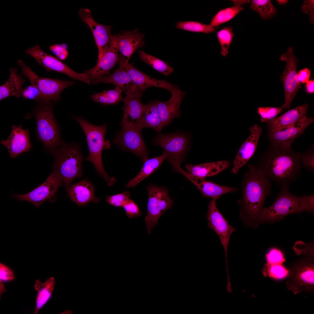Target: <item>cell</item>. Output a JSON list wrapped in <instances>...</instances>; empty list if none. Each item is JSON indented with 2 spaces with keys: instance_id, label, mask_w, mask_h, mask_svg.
I'll list each match as a JSON object with an SVG mask.
<instances>
[{
  "instance_id": "13",
  "label": "cell",
  "mask_w": 314,
  "mask_h": 314,
  "mask_svg": "<svg viewBox=\"0 0 314 314\" xmlns=\"http://www.w3.org/2000/svg\"><path fill=\"white\" fill-rule=\"evenodd\" d=\"M113 142L123 151L134 154L143 162L148 159L149 151L142 131L132 127H122L115 134Z\"/></svg>"
},
{
  "instance_id": "51",
  "label": "cell",
  "mask_w": 314,
  "mask_h": 314,
  "mask_svg": "<svg viewBox=\"0 0 314 314\" xmlns=\"http://www.w3.org/2000/svg\"><path fill=\"white\" fill-rule=\"evenodd\" d=\"M314 80L308 81L306 82V91L307 92L310 93H314Z\"/></svg>"
},
{
  "instance_id": "30",
  "label": "cell",
  "mask_w": 314,
  "mask_h": 314,
  "mask_svg": "<svg viewBox=\"0 0 314 314\" xmlns=\"http://www.w3.org/2000/svg\"><path fill=\"white\" fill-rule=\"evenodd\" d=\"M8 81L0 87V100L12 96L19 98L23 91L22 86L25 80L17 74V68H10Z\"/></svg>"
},
{
  "instance_id": "35",
  "label": "cell",
  "mask_w": 314,
  "mask_h": 314,
  "mask_svg": "<svg viewBox=\"0 0 314 314\" xmlns=\"http://www.w3.org/2000/svg\"><path fill=\"white\" fill-rule=\"evenodd\" d=\"M138 53L142 60L159 73L166 76H169L174 72V68L170 66L167 63L141 50L138 51Z\"/></svg>"
},
{
  "instance_id": "17",
  "label": "cell",
  "mask_w": 314,
  "mask_h": 314,
  "mask_svg": "<svg viewBox=\"0 0 314 314\" xmlns=\"http://www.w3.org/2000/svg\"><path fill=\"white\" fill-rule=\"evenodd\" d=\"M81 20L85 23L92 31L98 50L97 63L106 52L113 35L111 26L98 24L93 19L90 10L87 8L81 9L78 12Z\"/></svg>"
},
{
  "instance_id": "7",
  "label": "cell",
  "mask_w": 314,
  "mask_h": 314,
  "mask_svg": "<svg viewBox=\"0 0 314 314\" xmlns=\"http://www.w3.org/2000/svg\"><path fill=\"white\" fill-rule=\"evenodd\" d=\"M313 255L295 262L288 270L286 282L287 288L294 294L314 290Z\"/></svg>"
},
{
  "instance_id": "19",
  "label": "cell",
  "mask_w": 314,
  "mask_h": 314,
  "mask_svg": "<svg viewBox=\"0 0 314 314\" xmlns=\"http://www.w3.org/2000/svg\"><path fill=\"white\" fill-rule=\"evenodd\" d=\"M119 67L125 69L133 82L143 92L149 88L157 87L165 89L171 93L179 88L166 79H156L143 73L135 67L133 63L120 60Z\"/></svg>"
},
{
  "instance_id": "15",
  "label": "cell",
  "mask_w": 314,
  "mask_h": 314,
  "mask_svg": "<svg viewBox=\"0 0 314 314\" xmlns=\"http://www.w3.org/2000/svg\"><path fill=\"white\" fill-rule=\"evenodd\" d=\"M124 92L126 96L122 100L123 115L120 124L122 127H132L141 131L138 129V124L144 106L141 101L143 92L135 85Z\"/></svg>"
},
{
  "instance_id": "22",
  "label": "cell",
  "mask_w": 314,
  "mask_h": 314,
  "mask_svg": "<svg viewBox=\"0 0 314 314\" xmlns=\"http://www.w3.org/2000/svg\"><path fill=\"white\" fill-rule=\"evenodd\" d=\"M186 92L179 88L171 93V98L164 102L156 100L158 114L163 127L169 125L181 113L180 106Z\"/></svg>"
},
{
  "instance_id": "10",
  "label": "cell",
  "mask_w": 314,
  "mask_h": 314,
  "mask_svg": "<svg viewBox=\"0 0 314 314\" xmlns=\"http://www.w3.org/2000/svg\"><path fill=\"white\" fill-rule=\"evenodd\" d=\"M188 135L179 132L159 133L154 138L152 144L161 147L168 155L167 158L172 168L180 165L183 161L189 144Z\"/></svg>"
},
{
  "instance_id": "42",
  "label": "cell",
  "mask_w": 314,
  "mask_h": 314,
  "mask_svg": "<svg viewBox=\"0 0 314 314\" xmlns=\"http://www.w3.org/2000/svg\"><path fill=\"white\" fill-rule=\"evenodd\" d=\"M130 196V192L127 191L114 195L107 196L106 201L109 204L116 207H122Z\"/></svg>"
},
{
  "instance_id": "12",
  "label": "cell",
  "mask_w": 314,
  "mask_h": 314,
  "mask_svg": "<svg viewBox=\"0 0 314 314\" xmlns=\"http://www.w3.org/2000/svg\"><path fill=\"white\" fill-rule=\"evenodd\" d=\"M63 183L58 174L53 170L44 183L31 192L24 194H14L13 197L19 201L29 202L38 208L45 201L52 200Z\"/></svg>"
},
{
  "instance_id": "5",
  "label": "cell",
  "mask_w": 314,
  "mask_h": 314,
  "mask_svg": "<svg viewBox=\"0 0 314 314\" xmlns=\"http://www.w3.org/2000/svg\"><path fill=\"white\" fill-rule=\"evenodd\" d=\"M52 152L54 157L53 167L61 179L66 188L72 181L82 175L83 157L77 144H63Z\"/></svg>"
},
{
  "instance_id": "4",
  "label": "cell",
  "mask_w": 314,
  "mask_h": 314,
  "mask_svg": "<svg viewBox=\"0 0 314 314\" xmlns=\"http://www.w3.org/2000/svg\"><path fill=\"white\" fill-rule=\"evenodd\" d=\"M72 117L79 124L86 136L89 150V155L86 160L93 164L97 172L104 179L108 185H113L116 182V179L115 177H110L106 173L102 159L103 151L109 149L110 147V141L105 139L107 130V124L96 126L82 117L73 115Z\"/></svg>"
},
{
  "instance_id": "11",
  "label": "cell",
  "mask_w": 314,
  "mask_h": 314,
  "mask_svg": "<svg viewBox=\"0 0 314 314\" xmlns=\"http://www.w3.org/2000/svg\"><path fill=\"white\" fill-rule=\"evenodd\" d=\"M281 60L287 63L285 69L281 76L284 87L285 101L282 107L289 109L296 94L301 86L298 81L297 73L298 60L293 53L292 47H289L287 51L281 55Z\"/></svg>"
},
{
  "instance_id": "16",
  "label": "cell",
  "mask_w": 314,
  "mask_h": 314,
  "mask_svg": "<svg viewBox=\"0 0 314 314\" xmlns=\"http://www.w3.org/2000/svg\"><path fill=\"white\" fill-rule=\"evenodd\" d=\"M215 200L212 199L208 205L206 217L208 227L214 230L218 236L223 247L226 257L227 270V248L230 237L236 229L231 225L217 208Z\"/></svg>"
},
{
  "instance_id": "37",
  "label": "cell",
  "mask_w": 314,
  "mask_h": 314,
  "mask_svg": "<svg viewBox=\"0 0 314 314\" xmlns=\"http://www.w3.org/2000/svg\"><path fill=\"white\" fill-rule=\"evenodd\" d=\"M244 9L241 6H235L221 10L214 17L210 24L216 26L228 22Z\"/></svg>"
},
{
  "instance_id": "28",
  "label": "cell",
  "mask_w": 314,
  "mask_h": 314,
  "mask_svg": "<svg viewBox=\"0 0 314 314\" xmlns=\"http://www.w3.org/2000/svg\"><path fill=\"white\" fill-rule=\"evenodd\" d=\"M138 126L141 131L143 128H150L160 133L163 127L158 114L156 100L151 101L144 105Z\"/></svg>"
},
{
  "instance_id": "44",
  "label": "cell",
  "mask_w": 314,
  "mask_h": 314,
  "mask_svg": "<svg viewBox=\"0 0 314 314\" xmlns=\"http://www.w3.org/2000/svg\"><path fill=\"white\" fill-rule=\"evenodd\" d=\"M126 215L129 218L137 217L142 215V212L133 201L129 199L122 207Z\"/></svg>"
},
{
  "instance_id": "40",
  "label": "cell",
  "mask_w": 314,
  "mask_h": 314,
  "mask_svg": "<svg viewBox=\"0 0 314 314\" xmlns=\"http://www.w3.org/2000/svg\"><path fill=\"white\" fill-rule=\"evenodd\" d=\"M217 35L221 46V54L223 56L226 57L233 35L232 29L231 27H224L218 32Z\"/></svg>"
},
{
  "instance_id": "3",
  "label": "cell",
  "mask_w": 314,
  "mask_h": 314,
  "mask_svg": "<svg viewBox=\"0 0 314 314\" xmlns=\"http://www.w3.org/2000/svg\"><path fill=\"white\" fill-rule=\"evenodd\" d=\"M314 210V195L300 197L290 192L288 187L280 188V190L273 203L267 208H263L258 222L275 221L294 213L307 211L313 213Z\"/></svg>"
},
{
  "instance_id": "18",
  "label": "cell",
  "mask_w": 314,
  "mask_h": 314,
  "mask_svg": "<svg viewBox=\"0 0 314 314\" xmlns=\"http://www.w3.org/2000/svg\"><path fill=\"white\" fill-rule=\"evenodd\" d=\"M120 55L117 45L116 34L113 35L106 52L101 60L92 68L83 73L88 78L90 84L105 74L109 75L110 70L119 62Z\"/></svg>"
},
{
  "instance_id": "26",
  "label": "cell",
  "mask_w": 314,
  "mask_h": 314,
  "mask_svg": "<svg viewBox=\"0 0 314 314\" xmlns=\"http://www.w3.org/2000/svg\"><path fill=\"white\" fill-rule=\"evenodd\" d=\"M66 190L70 199L80 206H83L91 202L97 204L100 201L95 196L94 185L87 179L70 186Z\"/></svg>"
},
{
  "instance_id": "20",
  "label": "cell",
  "mask_w": 314,
  "mask_h": 314,
  "mask_svg": "<svg viewBox=\"0 0 314 314\" xmlns=\"http://www.w3.org/2000/svg\"><path fill=\"white\" fill-rule=\"evenodd\" d=\"M314 122L311 117H306L295 124L273 131H269L267 136L272 143L290 147L297 138L303 134L305 129Z\"/></svg>"
},
{
  "instance_id": "41",
  "label": "cell",
  "mask_w": 314,
  "mask_h": 314,
  "mask_svg": "<svg viewBox=\"0 0 314 314\" xmlns=\"http://www.w3.org/2000/svg\"><path fill=\"white\" fill-rule=\"evenodd\" d=\"M283 109L279 107H259L257 113L261 117V120L263 122H268L275 119L276 117L281 112Z\"/></svg>"
},
{
  "instance_id": "29",
  "label": "cell",
  "mask_w": 314,
  "mask_h": 314,
  "mask_svg": "<svg viewBox=\"0 0 314 314\" xmlns=\"http://www.w3.org/2000/svg\"><path fill=\"white\" fill-rule=\"evenodd\" d=\"M229 166L228 160H223L193 165H186L185 168L189 173L197 176L204 177L219 174Z\"/></svg>"
},
{
  "instance_id": "48",
  "label": "cell",
  "mask_w": 314,
  "mask_h": 314,
  "mask_svg": "<svg viewBox=\"0 0 314 314\" xmlns=\"http://www.w3.org/2000/svg\"><path fill=\"white\" fill-rule=\"evenodd\" d=\"M50 50L59 59H65L68 55V52L66 48L62 45L56 44L50 47Z\"/></svg>"
},
{
  "instance_id": "6",
  "label": "cell",
  "mask_w": 314,
  "mask_h": 314,
  "mask_svg": "<svg viewBox=\"0 0 314 314\" xmlns=\"http://www.w3.org/2000/svg\"><path fill=\"white\" fill-rule=\"evenodd\" d=\"M53 110V102L42 100L39 101L34 110L38 138L52 152L63 144Z\"/></svg>"
},
{
  "instance_id": "14",
  "label": "cell",
  "mask_w": 314,
  "mask_h": 314,
  "mask_svg": "<svg viewBox=\"0 0 314 314\" xmlns=\"http://www.w3.org/2000/svg\"><path fill=\"white\" fill-rule=\"evenodd\" d=\"M25 52L32 56L47 72L50 71L61 72L74 79L90 84L87 77L83 73L76 72L57 58L44 52L39 45L29 47Z\"/></svg>"
},
{
  "instance_id": "52",
  "label": "cell",
  "mask_w": 314,
  "mask_h": 314,
  "mask_svg": "<svg viewBox=\"0 0 314 314\" xmlns=\"http://www.w3.org/2000/svg\"><path fill=\"white\" fill-rule=\"evenodd\" d=\"M233 3L235 6H240L244 4L249 3L250 2L249 0H233L231 1Z\"/></svg>"
},
{
  "instance_id": "46",
  "label": "cell",
  "mask_w": 314,
  "mask_h": 314,
  "mask_svg": "<svg viewBox=\"0 0 314 314\" xmlns=\"http://www.w3.org/2000/svg\"><path fill=\"white\" fill-rule=\"evenodd\" d=\"M15 277L13 271L6 265L0 263V281L7 282L14 280Z\"/></svg>"
},
{
  "instance_id": "33",
  "label": "cell",
  "mask_w": 314,
  "mask_h": 314,
  "mask_svg": "<svg viewBox=\"0 0 314 314\" xmlns=\"http://www.w3.org/2000/svg\"><path fill=\"white\" fill-rule=\"evenodd\" d=\"M55 284V279L52 277L47 278L44 283L39 280L35 281L34 286L38 293L34 314H37L49 300L51 296Z\"/></svg>"
},
{
  "instance_id": "25",
  "label": "cell",
  "mask_w": 314,
  "mask_h": 314,
  "mask_svg": "<svg viewBox=\"0 0 314 314\" xmlns=\"http://www.w3.org/2000/svg\"><path fill=\"white\" fill-rule=\"evenodd\" d=\"M144 34L136 29L116 34L117 45L120 53V60L129 62L135 51L144 45Z\"/></svg>"
},
{
  "instance_id": "8",
  "label": "cell",
  "mask_w": 314,
  "mask_h": 314,
  "mask_svg": "<svg viewBox=\"0 0 314 314\" xmlns=\"http://www.w3.org/2000/svg\"><path fill=\"white\" fill-rule=\"evenodd\" d=\"M17 63L21 67L22 74L28 78L32 85L39 91L41 100L59 101L63 91L75 83L73 81L40 77L22 60H18Z\"/></svg>"
},
{
  "instance_id": "32",
  "label": "cell",
  "mask_w": 314,
  "mask_h": 314,
  "mask_svg": "<svg viewBox=\"0 0 314 314\" xmlns=\"http://www.w3.org/2000/svg\"><path fill=\"white\" fill-rule=\"evenodd\" d=\"M168 157L167 154L163 152L161 156L146 160L144 162L140 172L136 176L128 182L125 185L126 188H131L135 186L158 169Z\"/></svg>"
},
{
  "instance_id": "34",
  "label": "cell",
  "mask_w": 314,
  "mask_h": 314,
  "mask_svg": "<svg viewBox=\"0 0 314 314\" xmlns=\"http://www.w3.org/2000/svg\"><path fill=\"white\" fill-rule=\"evenodd\" d=\"M122 91L117 86L115 89L97 93L90 96L94 101L105 105H113L118 104L123 99L122 96Z\"/></svg>"
},
{
  "instance_id": "9",
  "label": "cell",
  "mask_w": 314,
  "mask_h": 314,
  "mask_svg": "<svg viewBox=\"0 0 314 314\" xmlns=\"http://www.w3.org/2000/svg\"><path fill=\"white\" fill-rule=\"evenodd\" d=\"M148 194L147 211L145 218L148 234L158 223L160 216L167 209L171 207L173 202L164 187H159L149 183L146 187Z\"/></svg>"
},
{
  "instance_id": "36",
  "label": "cell",
  "mask_w": 314,
  "mask_h": 314,
  "mask_svg": "<svg viewBox=\"0 0 314 314\" xmlns=\"http://www.w3.org/2000/svg\"><path fill=\"white\" fill-rule=\"evenodd\" d=\"M250 8L257 12L263 19H269L276 14V9L270 0H253Z\"/></svg>"
},
{
  "instance_id": "21",
  "label": "cell",
  "mask_w": 314,
  "mask_h": 314,
  "mask_svg": "<svg viewBox=\"0 0 314 314\" xmlns=\"http://www.w3.org/2000/svg\"><path fill=\"white\" fill-rule=\"evenodd\" d=\"M173 170L181 174L189 179L199 190L204 197L210 198L216 200L223 195L238 190L235 188L219 185L208 181L205 178L191 174L184 171L181 166L175 167Z\"/></svg>"
},
{
  "instance_id": "54",
  "label": "cell",
  "mask_w": 314,
  "mask_h": 314,
  "mask_svg": "<svg viewBox=\"0 0 314 314\" xmlns=\"http://www.w3.org/2000/svg\"><path fill=\"white\" fill-rule=\"evenodd\" d=\"M277 1L280 5L281 4H285L288 2V1L286 0H278Z\"/></svg>"
},
{
  "instance_id": "53",
  "label": "cell",
  "mask_w": 314,
  "mask_h": 314,
  "mask_svg": "<svg viewBox=\"0 0 314 314\" xmlns=\"http://www.w3.org/2000/svg\"><path fill=\"white\" fill-rule=\"evenodd\" d=\"M6 291V289L4 287V285L3 283V282L0 281V297L1 295L4 292H5Z\"/></svg>"
},
{
  "instance_id": "50",
  "label": "cell",
  "mask_w": 314,
  "mask_h": 314,
  "mask_svg": "<svg viewBox=\"0 0 314 314\" xmlns=\"http://www.w3.org/2000/svg\"><path fill=\"white\" fill-rule=\"evenodd\" d=\"M314 0H305L302 5V10L303 13L309 15L314 13Z\"/></svg>"
},
{
  "instance_id": "43",
  "label": "cell",
  "mask_w": 314,
  "mask_h": 314,
  "mask_svg": "<svg viewBox=\"0 0 314 314\" xmlns=\"http://www.w3.org/2000/svg\"><path fill=\"white\" fill-rule=\"evenodd\" d=\"M314 146L306 153H301L300 160L302 165L308 170L313 172L314 171Z\"/></svg>"
},
{
  "instance_id": "23",
  "label": "cell",
  "mask_w": 314,
  "mask_h": 314,
  "mask_svg": "<svg viewBox=\"0 0 314 314\" xmlns=\"http://www.w3.org/2000/svg\"><path fill=\"white\" fill-rule=\"evenodd\" d=\"M249 130V136L241 146L234 160L231 170L234 174H237L254 154L262 131V127L257 124L250 127Z\"/></svg>"
},
{
  "instance_id": "31",
  "label": "cell",
  "mask_w": 314,
  "mask_h": 314,
  "mask_svg": "<svg viewBox=\"0 0 314 314\" xmlns=\"http://www.w3.org/2000/svg\"><path fill=\"white\" fill-rule=\"evenodd\" d=\"M99 83L112 84L119 87L124 92L135 85L125 69L120 67L112 74L101 77L94 81L92 84Z\"/></svg>"
},
{
  "instance_id": "49",
  "label": "cell",
  "mask_w": 314,
  "mask_h": 314,
  "mask_svg": "<svg viewBox=\"0 0 314 314\" xmlns=\"http://www.w3.org/2000/svg\"><path fill=\"white\" fill-rule=\"evenodd\" d=\"M311 72L308 69L305 68L301 70L297 73L298 81L299 83H306L308 81Z\"/></svg>"
},
{
  "instance_id": "38",
  "label": "cell",
  "mask_w": 314,
  "mask_h": 314,
  "mask_svg": "<svg viewBox=\"0 0 314 314\" xmlns=\"http://www.w3.org/2000/svg\"><path fill=\"white\" fill-rule=\"evenodd\" d=\"M177 28L189 31L202 32L208 34L215 31L214 27L196 21L179 22L177 23Z\"/></svg>"
},
{
  "instance_id": "47",
  "label": "cell",
  "mask_w": 314,
  "mask_h": 314,
  "mask_svg": "<svg viewBox=\"0 0 314 314\" xmlns=\"http://www.w3.org/2000/svg\"><path fill=\"white\" fill-rule=\"evenodd\" d=\"M22 94L26 98L35 99L38 101L41 100L39 91L32 85L25 88L23 91Z\"/></svg>"
},
{
  "instance_id": "2",
  "label": "cell",
  "mask_w": 314,
  "mask_h": 314,
  "mask_svg": "<svg viewBox=\"0 0 314 314\" xmlns=\"http://www.w3.org/2000/svg\"><path fill=\"white\" fill-rule=\"evenodd\" d=\"M242 182V197L238 201L240 216L247 225H256L266 198L270 195L271 183L255 166L249 164Z\"/></svg>"
},
{
  "instance_id": "27",
  "label": "cell",
  "mask_w": 314,
  "mask_h": 314,
  "mask_svg": "<svg viewBox=\"0 0 314 314\" xmlns=\"http://www.w3.org/2000/svg\"><path fill=\"white\" fill-rule=\"evenodd\" d=\"M308 107L307 104L299 106L268 122L267 124L268 131H274L289 126L305 119L307 117Z\"/></svg>"
},
{
  "instance_id": "39",
  "label": "cell",
  "mask_w": 314,
  "mask_h": 314,
  "mask_svg": "<svg viewBox=\"0 0 314 314\" xmlns=\"http://www.w3.org/2000/svg\"><path fill=\"white\" fill-rule=\"evenodd\" d=\"M288 270L282 264L265 263L262 269V274L265 277L268 276L276 279H281L287 276Z\"/></svg>"
},
{
  "instance_id": "24",
  "label": "cell",
  "mask_w": 314,
  "mask_h": 314,
  "mask_svg": "<svg viewBox=\"0 0 314 314\" xmlns=\"http://www.w3.org/2000/svg\"><path fill=\"white\" fill-rule=\"evenodd\" d=\"M1 144L6 146L9 152L10 157L16 158L22 153L29 151L32 148L29 138V132L24 129L22 125H13L12 131L6 140H2Z\"/></svg>"
},
{
  "instance_id": "1",
  "label": "cell",
  "mask_w": 314,
  "mask_h": 314,
  "mask_svg": "<svg viewBox=\"0 0 314 314\" xmlns=\"http://www.w3.org/2000/svg\"><path fill=\"white\" fill-rule=\"evenodd\" d=\"M301 155L290 147L271 143L255 167L263 175L274 181L280 188L288 187L300 173Z\"/></svg>"
},
{
  "instance_id": "45",
  "label": "cell",
  "mask_w": 314,
  "mask_h": 314,
  "mask_svg": "<svg viewBox=\"0 0 314 314\" xmlns=\"http://www.w3.org/2000/svg\"><path fill=\"white\" fill-rule=\"evenodd\" d=\"M266 257L267 263L271 264H282L285 261L281 252L276 249H271Z\"/></svg>"
}]
</instances>
